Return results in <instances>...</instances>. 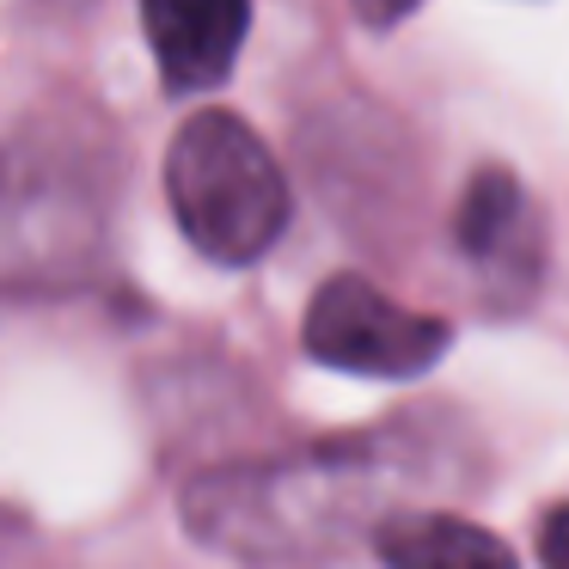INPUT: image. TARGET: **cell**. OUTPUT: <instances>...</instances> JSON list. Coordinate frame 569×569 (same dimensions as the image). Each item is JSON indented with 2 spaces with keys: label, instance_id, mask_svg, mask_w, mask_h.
Returning <instances> with one entry per match:
<instances>
[{
  "label": "cell",
  "instance_id": "obj_6",
  "mask_svg": "<svg viewBox=\"0 0 569 569\" xmlns=\"http://www.w3.org/2000/svg\"><path fill=\"white\" fill-rule=\"evenodd\" d=\"M380 551L392 569H520L496 532L453 515H405L380 527Z\"/></svg>",
  "mask_w": 569,
  "mask_h": 569
},
{
  "label": "cell",
  "instance_id": "obj_7",
  "mask_svg": "<svg viewBox=\"0 0 569 569\" xmlns=\"http://www.w3.org/2000/svg\"><path fill=\"white\" fill-rule=\"evenodd\" d=\"M545 569H569L563 563V508H551V515H545Z\"/></svg>",
  "mask_w": 569,
  "mask_h": 569
},
{
  "label": "cell",
  "instance_id": "obj_5",
  "mask_svg": "<svg viewBox=\"0 0 569 569\" xmlns=\"http://www.w3.org/2000/svg\"><path fill=\"white\" fill-rule=\"evenodd\" d=\"M141 26H148V43H153V62H160L166 87L209 92L233 68L251 13L239 0H148Z\"/></svg>",
  "mask_w": 569,
  "mask_h": 569
},
{
  "label": "cell",
  "instance_id": "obj_2",
  "mask_svg": "<svg viewBox=\"0 0 569 569\" xmlns=\"http://www.w3.org/2000/svg\"><path fill=\"white\" fill-rule=\"evenodd\" d=\"M166 197L184 239L214 263H258L288 227V184L233 111H197L166 153Z\"/></svg>",
  "mask_w": 569,
  "mask_h": 569
},
{
  "label": "cell",
  "instance_id": "obj_4",
  "mask_svg": "<svg viewBox=\"0 0 569 569\" xmlns=\"http://www.w3.org/2000/svg\"><path fill=\"white\" fill-rule=\"evenodd\" d=\"M87 246V214L68 190H50L38 172L0 160V282H38L74 263Z\"/></svg>",
  "mask_w": 569,
  "mask_h": 569
},
{
  "label": "cell",
  "instance_id": "obj_1",
  "mask_svg": "<svg viewBox=\"0 0 569 569\" xmlns=\"http://www.w3.org/2000/svg\"><path fill=\"white\" fill-rule=\"evenodd\" d=\"M380 508V459L368 447H312L295 459L227 466L190 483L184 520L202 545L246 563H300L361 532Z\"/></svg>",
  "mask_w": 569,
  "mask_h": 569
},
{
  "label": "cell",
  "instance_id": "obj_3",
  "mask_svg": "<svg viewBox=\"0 0 569 569\" xmlns=\"http://www.w3.org/2000/svg\"><path fill=\"white\" fill-rule=\"evenodd\" d=\"M307 349L312 361L368 380H410L435 368L447 349V325L435 312H410L361 276H331L307 307Z\"/></svg>",
  "mask_w": 569,
  "mask_h": 569
}]
</instances>
